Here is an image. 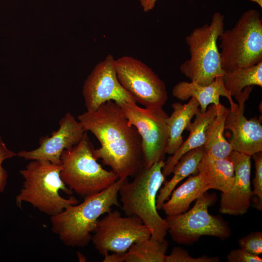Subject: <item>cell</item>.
Here are the masks:
<instances>
[{
  "label": "cell",
  "mask_w": 262,
  "mask_h": 262,
  "mask_svg": "<svg viewBox=\"0 0 262 262\" xmlns=\"http://www.w3.org/2000/svg\"><path fill=\"white\" fill-rule=\"evenodd\" d=\"M78 119L100 144L94 149L95 157L101 159L118 178L134 177L145 166L141 137L119 105L107 101L80 115Z\"/></svg>",
  "instance_id": "obj_1"
},
{
  "label": "cell",
  "mask_w": 262,
  "mask_h": 262,
  "mask_svg": "<svg viewBox=\"0 0 262 262\" xmlns=\"http://www.w3.org/2000/svg\"><path fill=\"white\" fill-rule=\"evenodd\" d=\"M129 178H119L105 190L84 197L79 204L70 205L50 216L52 231L68 246L84 247L91 241L100 216L111 211L113 206H121L119 190Z\"/></svg>",
  "instance_id": "obj_2"
},
{
  "label": "cell",
  "mask_w": 262,
  "mask_h": 262,
  "mask_svg": "<svg viewBox=\"0 0 262 262\" xmlns=\"http://www.w3.org/2000/svg\"><path fill=\"white\" fill-rule=\"evenodd\" d=\"M164 164L162 161L144 166L132 181L127 179L118 192L120 207L125 214L140 219L149 229L151 236L161 241L165 239L168 229L156 208L157 194L165 180L162 172Z\"/></svg>",
  "instance_id": "obj_3"
},
{
  "label": "cell",
  "mask_w": 262,
  "mask_h": 262,
  "mask_svg": "<svg viewBox=\"0 0 262 262\" xmlns=\"http://www.w3.org/2000/svg\"><path fill=\"white\" fill-rule=\"evenodd\" d=\"M61 164L46 160H32L19 171L24 179L19 193L16 197V206L31 204L40 212L50 216L62 212L66 207L78 203L74 196L66 198L60 191L71 195L73 192L63 182L60 175Z\"/></svg>",
  "instance_id": "obj_4"
},
{
  "label": "cell",
  "mask_w": 262,
  "mask_h": 262,
  "mask_svg": "<svg viewBox=\"0 0 262 262\" xmlns=\"http://www.w3.org/2000/svg\"><path fill=\"white\" fill-rule=\"evenodd\" d=\"M94 149L85 132L78 144L61 156L62 180L73 192L84 197L105 190L119 179L98 163Z\"/></svg>",
  "instance_id": "obj_5"
},
{
  "label": "cell",
  "mask_w": 262,
  "mask_h": 262,
  "mask_svg": "<svg viewBox=\"0 0 262 262\" xmlns=\"http://www.w3.org/2000/svg\"><path fill=\"white\" fill-rule=\"evenodd\" d=\"M224 16L214 13L210 24L193 30L186 37L190 58L180 67L181 72L191 82L202 85L212 83L225 73L222 67L217 40L224 31Z\"/></svg>",
  "instance_id": "obj_6"
},
{
  "label": "cell",
  "mask_w": 262,
  "mask_h": 262,
  "mask_svg": "<svg viewBox=\"0 0 262 262\" xmlns=\"http://www.w3.org/2000/svg\"><path fill=\"white\" fill-rule=\"evenodd\" d=\"M220 56L225 71L262 62V19L256 9L241 16L234 26L219 37Z\"/></svg>",
  "instance_id": "obj_7"
},
{
  "label": "cell",
  "mask_w": 262,
  "mask_h": 262,
  "mask_svg": "<svg viewBox=\"0 0 262 262\" xmlns=\"http://www.w3.org/2000/svg\"><path fill=\"white\" fill-rule=\"evenodd\" d=\"M217 199L215 194L207 192L196 200L194 206L186 212L164 218L168 226V232L175 242L192 245L203 236L219 238L225 240L231 234L228 222L220 215L209 213L208 208Z\"/></svg>",
  "instance_id": "obj_8"
},
{
  "label": "cell",
  "mask_w": 262,
  "mask_h": 262,
  "mask_svg": "<svg viewBox=\"0 0 262 262\" xmlns=\"http://www.w3.org/2000/svg\"><path fill=\"white\" fill-rule=\"evenodd\" d=\"M141 139L145 166L164 161L168 140V114L163 107L142 108L135 102L119 105Z\"/></svg>",
  "instance_id": "obj_9"
},
{
  "label": "cell",
  "mask_w": 262,
  "mask_h": 262,
  "mask_svg": "<svg viewBox=\"0 0 262 262\" xmlns=\"http://www.w3.org/2000/svg\"><path fill=\"white\" fill-rule=\"evenodd\" d=\"M117 79L123 88L145 107H163L168 99L164 81L143 62L131 56L115 59Z\"/></svg>",
  "instance_id": "obj_10"
},
{
  "label": "cell",
  "mask_w": 262,
  "mask_h": 262,
  "mask_svg": "<svg viewBox=\"0 0 262 262\" xmlns=\"http://www.w3.org/2000/svg\"><path fill=\"white\" fill-rule=\"evenodd\" d=\"M91 241L96 250L104 255L112 252H126L134 243L149 238L148 228L135 216L122 217L111 211L98 219Z\"/></svg>",
  "instance_id": "obj_11"
},
{
  "label": "cell",
  "mask_w": 262,
  "mask_h": 262,
  "mask_svg": "<svg viewBox=\"0 0 262 262\" xmlns=\"http://www.w3.org/2000/svg\"><path fill=\"white\" fill-rule=\"evenodd\" d=\"M115 61L113 55L108 54L95 66L85 80L82 94L86 111L96 110L109 101L119 105L126 102H136L120 83Z\"/></svg>",
  "instance_id": "obj_12"
},
{
  "label": "cell",
  "mask_w": 262,
  "mask_h": 262,
  "mask_svg": "<svg viewBox=\"0 0 262 262\" xmlns=\"http://www.w3.org/2000/svg\"><path fill=\"white\" fill-rule=\"evenodd\" d=\"M59 124L58 129L50 136L40 138L38 147L32 150H21L17 156L26 160H46L61 164L62 152L78 144L86 131L70 113H66Z\"/></svg>",
  "instance_id": "obj_13"
},
{
  "label": "cell",
  "mask_w": 262,
  "mask_h": 262,
  "mask_svg": "<svg viewBox=\"0 0 262 262\" xmlns=\"http://www.w3.org/2000/svg\"><path fill=\"white\" fill-rule=\"evenodd\" d=\"M253 87L246 88L235 98L238 106L229 109L225 122V129L232 133L230 143L233 151L250 156L262 151V126L260 121L256 118L248 120L244 115L245 102Z\"/></svg>",
  "instance_id": "obj_14"
},
{
  "label": "cell",
  "mask_w": 262,
  "mask_h": 262,
  "mask_svg": "<svg viewBox=\"0 0 262 262\" xmlns=\"http://www.w3.org/2000/svg\"><path fill=\"white\" fill-rule=\"evenodd\" d=\"M230 157L234 165V179L230 190L221 193L219 210L222 214L242 215L251 206L253 196L250 185L251 156L233 151Z\"/></svg>",
  "instance_id": "obj_15"
},
{
  "label": "cell",
  "mask_w": 262,
  "mask_h": 262,
  "mask_svg": "<svg viewBox=\"0 0 262 262\" xmlns=\"http://www.w3.org/2000/svg\"><path fill=\"white\" fill-rule=\"evenodd\" d=\"M173 96L181 100H187L191 98L196 99L199 103V110L205 112L209 104L217 105L220 96L226 97L230 105V109L237 107L223 84V77H218L211 84L202 85L194 82H180L176 84L172 91Z\"/></svg>",
  "instance_id": "obj_16"
},
{
  "label": "cell",
  "mask_w": 262,
  "mask_h": 262,
  "mask_svg": "<svg viewBox=\"0 0 262 262\" xmlns=\"http://www.w3.org/2000/svg\"><path fill=\"white\" fill-rule=\"evenodd\" d=\"M216 107L210 105L208 109L201 112L200 110L195 115V119L187 127L190 133L187 139L183 141L179 149L169 156L165 162L162 169L164 175L166 177L172 173L173 168L180 157L188 151L204 146L206 141V132L209 123L215 117Z\"/></svg>",
  "instance_id": "obj_17"
},
{
  "label": "cell",
  "mask_w": 262,
  "mask_h": 262,
  "mask_svg": "<svg viewBox=\"0 0 262 262\" xmlns=\"http://www.w3.org/2000/svg\"><path fill=\"white\" fill-rule=\"evenodd\" d=\"M198 174L210 189L227 193L234 179L233 163L230 157L217 158L205 152L198 166Z\"/></svg>",
  "instance_id": "obj_18"
},
{
  "label": "cell",
  "mask_w": 262,
  "mask_h": 262,
  "mask_svg": "<svg viewBox=\"0 0 262 262\" xmlns=\"http://www.w3.org/2000/svg\"><path fill=\"white\" fill-rule=\"evenodd\" d=\"M197 101L193 98L185 104L175 102L172 104L173 112L167 118L168 140L166 153L174 154L183 142V131L191 122V120L199 110Z\"/></svg>",
  "instance_id": "obj_19"
},
{
  "label": "cell",
  "mask_w": 262,
  "mask_h": 262,
  "mask_svg": "<svg viewBox=\"0 0 262 262\" xmlns=\"http://www.w3.org/2000/svg\"><path fill=\"white\" fill-rule=\"evenodd\" d=\"M209 189L198 174L189 176L181 185L173 190L171 197L163 204L161 209L167 216L184 213L189 210L192 202Z\"/></svg>",
  "instance_id": "obj_20"
},
{
  "label": "cell",
  "mask_w": 262,
  "mask_h": 262,
  "mask_svg": "<svg viewBox=\"0 0 262 262\" xmlns=\"http://www.w3.org/2000/svg\"><path fill=\"white\" fill-rule=\"evenodd\" d=\"M204 146L192 149L182 155L174 166L173 177L163 183L158 193L156 208L161 210L163 204L167 200L177 184L190 175L198 174V166L204 153Z\"/></svg>",
  "instance_id": "obj_21"
},
{
  "label": "cell",
  "mask_w": 262,
  "mask_h": 262,
  "mask_svg": "<svg viewBox=\"0 0 262 262\" xmlns=\"http://www.w3.org/2000/svg\"><path fill=\"white\" fill-rule=\"evenodd\" d=\"M216 107V116L207 128L204 151L215 158H228L233 151L230 143L226 140L224 135L225 120L229 109L220 103Z\"/></svg>",
  "instance_id": "obj_22"
},
{
  "label": "cell",
  "mask_w": 262,
  "mask_h": 262,
  "mask_svg": "<svg viewBox=\"0 0 262 262\" xmlns=\"http://www.w3.org/2000/svg\"><path fill=\"white\" fill-rule=\"evenodd\" d=\"M223 84L231 97L239 95L246 87H262V62L256 65L225 71Z\"/></svg>",
  "instance_id": "obj_23"
},
{
  "label": "cell",
  "mask_w": 262,
  "mask_h": 262,
  "mask_svg": "<svg viewBox=\"0 0 262 262\" xmlns=\"http://www.w3.org/2000/svg\"><path fill=\"white\" fill-rule=\"evenodd\" d=\"M168 243L150 236L133 244L127 252L125 262H164Z\"/></svg>",
  "instance_id": "obj_24"
},
{
  "label": "cell",
  "mask_w": 262,
  "mask_h": 262,
  "mask_svg": "<svg viewBox=\"0 0 262 262\" xmlns=\"http://www.w3.org/2000/svg\"><path fill=\"white\" fill-rule=\"evenodd\" d=\"M218 257H210L203 255L198 258L191 257L187 250L180 246L173 247L170 254L166 255L164 262H219Z\"/></svg>",
  "instance_id": "obj_25"
},
{
  "label": "cell",
  "mask_w": 262,
  "mask_h": 262,
  "mask_svg": "<svg viewBox=\"0 0 262 262\" xmlns=\"http://www.w3.org/2000/svg\"><path fill=\"white\" fill-rule=\"evenodd\" d=\"M255 162V173L253 180L254 190L253 196H257L256 204L257 208L262 209V153L259 152L251 156Z\"/></svg>",
  "instance_id": "obj_26"
},
{
  "label": "cell",
  "mask_w": 262,
  "mask_h": 262,
  "mask_svg": "<svg viewBox=\"0 0 262 262\" xmlns=\"http://www.w3.org/2000/svg\"><path fill=\"white\" fill-rule=\"evenodd\" d=\"M238 243L240 247L252 254L259 256L262 253V232H252L240 238Z\"/></svg>",
  "instance_id": "obj_27"
},
{
  "label": "cell",
  "mask_w": 262,
  "mask_h": 262,
  "mask_svg": "<svg viewBox=\"0 0 262 262\" xmlns=\"http://www.w3.org/2000/svg\"><path fill=\"white\" fill-rule=\"evenodd\" d=\"M17 156V153L9 150L0 136V193L5 188L7 178V171L3 167V162L8 159Z\"/></svg>",
  "instance_id": "obj_28"
},
{
  "label": "cell",
  "mask_w": 262,
  "mask_h": 262,
  "mask_svg": "<svg viewBox=\"0 0 262 262\" xmlns=\"http://www.w3.org/2000/svg\"><path fill=\"white\" fill-rule=\"evenodd\" d=\"M227 259L228 262H262L259 256L252 254L241 247L232 250L227 254Z\"/></svg>",
  "instance_id": "obj_29"
},
{
  "label": "cell",
  "mask_w": 262,
  "mask_h": 262,
  "mask_svg": "<svg viewBox=\"0 0 262 262\" xmlns=\"http://www.w3.org/2000/svg\"><path fill=\"white\" fill-rule=\"evenodd\" d=\"M127 252L124 253L112 252L104 255L103 262H125L127 257Z\"/></svg>",
  "instance_id": "obj_30"
},
{
  "label": "cell",
  "mask_w": 262,
  "mask_h": 262,
  "mask_svg": "<svg viewBox=\"0 0 262 262\" xmlns=\"http://www.w3.org/2000/svg\"><path fill=\"white\" fill-rule=\"evenodd\" d=\"M144 11L148 12L155 6L157 0H139Z\"/></svg>",
  "instance_id": "obj_31"
},
{
  "label": "cell",
  "mask_w": 262,
  "mask_h": 262,
  "mask_svg": "<svg viewBox=\"0 0 262 262\" xmlns=\"http://www.w3.org/2000/svg\"><path fill=\"white\" fill-rule=\"evenodd\" d=\"M257 3L261 7H262V0H249Z\"/></svg>",
  "instance_id": "obj_32"
}]
</instances>
